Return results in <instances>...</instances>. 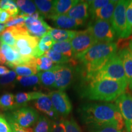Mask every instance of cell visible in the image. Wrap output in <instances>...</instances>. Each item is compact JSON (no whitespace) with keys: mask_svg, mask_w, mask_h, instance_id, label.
Segmentation results:
<instances>
[{"mask_svg":"<svg viewBox=\"0 0 132 132\" xmlns=\"http://www.w3.org/2000/svg\"><path fill=\"white\" fill-rule=\"evenodd\" d=\"M82 121L92 130L111 127L122 131L124 121L118 107L112 103H86L79 109Z\"/></svg>","mask_w":132,"mask_h":132,"instance_id":"1","label":"cell"},{"mask_svg":"<svg viewBox=\"0 0 132 132\" xmlns=\"http://www.w3.org/2000/svg\"><path fill=\"white\" fill-rule=\"evenodd\" d=\"M114 42L97 43L75 58L85 66L86 75L100 69L113 55L118 53Z\"/></svg>","mask_w":132,"mask_h":132,"instance_id":"2","label":"cell"},{"mask_svg":"<svg viewBox=\"0 0 132 132\" xmlns=\"http://www.w3.org/2000/svg\"><path fill=\"white\" fill-rule=\"evenodd\" d=\"M127 82L111 80L89 82L84 90L83 97L89 100L111 102L116 100L125 92Z\"/></svg>","mask_w":132,"mask_h":132,"instance_id":"3","label":"cell"},{"mask_svg":"<svg viewBox=\"0 0 132 132\" xmlns=\"http://www.w3.org/2000/svg\"><path fill=\"white\" fill-rule=\"evenodd\" d=\"M86 77L89 82L101 80H111L127 82L122 62L118 53L109 59L101 68L93 73L86 75Z\"/></svg>","mask_w":132,"mask_h":132,"instance_id":"4","label":"cell"},{"mask_svg":"<svg viewBox=\"0 0 132 132\" xmlns=\"http://www.w3.org/2000/svg\"><path fill=\"white\" fill-rule=\"evenodd\" d=\"M129 1H118L112 17L111 24L116 37L120 39L128 38L132 34L126 16V9Z\"/></svg>","mask_w":132,"mask_h":132,"instance_id":"5","label":"cell"},{"mask_svg":"<svg viewBox=\"0 0 132 132\" xmlns=\"http://www.w3.org/2000/svg\"><path fill=\"white\" fill-rule=\"evenodd\" d=\"M39 40L40 39L30 35L26 29L16 36L14 48L26 62L31 59L36 58Z\"/></svg>","mask_w":132,"mask_h":132,"instance_id":"6","label":"cell"},{"mask_svg":"<svg viewBox=\"0 0 132 132\" xmlns=\"http://www.w3.org/2000/svg\"><path fill=\"white\" fill-rule=\"evenodd\" d=\"M97 43L113 42L116 35L111 23L104 20L91 21L87 27Z\"/></svg>","mask_w":132,"mask_h":132,"instance_id":"7","label":"cell"},{"mask_svg":"<svg viewBox=\"0 0 132 132\" xmlns=\"http://www.w3.org/2000/svg\"><path fill=\"white\" fill-rule=\"evenodd\" d=\"M40 116L35 110L29 107H23L15 110L6 116L8 119L23 128H29L34 125Z\"/></svg>","mask_w":132,"mask_h":132,"instance_id":"8","label":"cell"},{"mask_svg":"<svg viewBox=\"0 0 132 132\" xmlns=\"http://www.w3.org/2000/svg\"><path fill=\"white\" fill-rule=\"evenodd\" d=\"M70 44L75 58L97 44V42L90 31L87 28L83 31H77L75 36L70 40Z\"/></svg>","mask_w":132,"mask_h":132,"instance_id":"9","label":"cell"},{"mask_svg":"<svg viewBox=\"0 0 132 132\" xmlns=\"http://www.w3.org/2000/svg\"><path fill=\"white\" fill-rule=\"evenodd\" d=\"M55 76L54 88L64 90L72 85L74 78L73 67L67 64H57L52 69Z\"/></svg>","mask_w":132,"mask_h":132,"instance_id":"10","label":"cell"},{"mask_svg":"<svg viewBox=\"0 0 132 132\" xmlns=\"http://www.w3.org/2000/svg\"><path fill=\"white\" fill-rule=\"evenodd\" d=\"M54 110L59 116L65 118L70 113L72 106L70 99L64 90H53L48 94Z\"/></svg>","mask_w":132,"mask_h":132,"instance_id":"11","label":"cell"},{"mask_svg":"<svg viewBox=\"0 0 132 132\" xmlns=\"http://www.w3.org/2000/svg\"><path fill=\"white\" fill-rule=\"evenodd\" d=\"M115 103L122 116L127 131L132 132V95L125 92L115 100Z\"/></svg>","mask_w":132,"mask_h":132,"instance_id":"12","label":"cell"},{"mask_svg":"<svg viewBox=\"0 0 132 132\" xmlns=\"http://www.w3.org/2000/svg\"><path fill=\"white\" fill-rule=\"evenodd\" d=\"M21 13L25 16V27L30 35L40 39L48 34L52 28L44 20V18L34 19L28 15Z\"/></svg>","mask_w":132,"mask_h":132,"instance_id":"13","label":"cell"},{"mask_svg":"<svg viewBox=\"0 0 132 132\" xmlns=\"http://www.w3.org/2000/svg\"><path fill=\"white\" fill-rule=\"evenodd\" d=\"M34 106L39 111L42 112L50 120H58L59 116L54 110L53 104L48 95L42 94L39 98L34 100Z\"/></svg>","mask_w":132,"mask_h":132,"instance_id":"14","label":"cell"},{"mask_svg":"<svg viewBox=\"0 0 132 132\" xmlns=\"http://www.w3.org/2000/svg\"><path fill=\"white\" fill-rule=\"evenodd\" d=\"M53 23L58 29H75L80 27L85 23L77 20L69 16L67 14L65 15H54L50 18Z\"/></svg>","mask_w":132,"mask_h":132,"instance_id":"15","label":"cell"},{"mask_svg":"<svg viewBox=\"0 0 132 132\" xmlns=\"http://www.w3.org/2000/svg\"><path fill=\"white\" fill-rule=\"evenodd\" d=\"M0 49L6 58V64L8 67H12L25 62L14 47L6 44H1Z\"/></svg>","mask_w":132,"mask_h":132,"instance_id":"16","label":"cell"},{"mask_svg":"<svg viewBox=\"0 0 132 132\" xmlns=\"http://www.w3.org/2000/svg\"><path fill=\"white\" fill-rule=\"evenodd\" d=\"M67 15L73 19L85 23L89 17V7L87 1H79L71 9Z\"/></svg>","mask_w":132,"mask_h":132,"instance_id":"17","label":"cell"},{"mask_svg":"<svg viewBox=\"0 0 132 132\" xmlns=\"http://www.w3.org/2000/svg\"><path fill=\"white\" fill-rule=\"evenodd\" d=\"M118 54L122 62L128 86L132 90V55L128 48H121Z\"/></svg>","mask_w":132,"mask_h":132,"instance_id":"18","label":"cell"},{"mask_svg":"<svg viewBox=\"0 0 132 132\" xmlns=\"http://www.w3.org/2000/svg\"><path fill=\"white\" fill-rule=\"evenodd\" d=\"M118 1H110L108 4L105 7L97 10L94 12L90 14L91 19L93 21L94 20H104L111 23L112 17H113L114 9Z\"/></svg>","mask_w":132,"mask_h":132,"instance_id":"19","label":"cell"},{"mask_svg":"<svg viewBox=\"0 0 132 132\" xmlns=\"http://www.w3.org/2000/svg\"><path fill=\"white\" fill-rule=\"evenodd\" d=\"M15 70L19 77H28L38 73L36 65V58L31 59L29 61L11 67Z\"/></svg>","mask_w":132,"mask_h":132,"instance_id":"20","label":"cell"},{"mask_svg":"<svg viewBox=\"0 0 132 132\" xmlns=\"http://www.w3.org/2000/svg\"><path fill=\"white\" fill-rule=\"evenodd\" d=\"M26 30V27L7 28L0 36V42L1 44H6L8 45L14 47L16 42V36Z\"/></svg>","mask_w":132,"mask_h":132,"instance_id":"21","label":"cell"},{"mask_svg":"<svg viewBox=\"0 0 132 132\" xmlns=\"http://www.w3.org/2000/svg\"><path fill=\"white\" fill-rule=\"evenodd\" d=\"M77 31L58 28H52L48 34L55 42H70L75 36Z\"/></svg>","mask_w":132,"mask_h":132,"instance_id":"22","label":"cell"},{"mask_svg":"<svg viewBox=\"0 0 132 132\" xmlns=\"http://www.w3.org/2000/svg\"><path fill=\"white\" fill-rule=\"evenodd\" d=\"M34 3L43 18H48L50 19L51 17L54 15V1L35 0Z\"/></svg>","mask_w":132,"mask_h":132,"instance_id":"23","label":"cell"},{"mask_svg":"<svg viewBox=\"0 0 132 132\" xmlns=\"http://www.w3.org/2000/svg\"><path fill=\"white\" fill-rule=\"evenodd\" d=\"M79 2L78 0H56L54 1V15L67 14L69 11Z\"/></svg>","mask_w":132,"mask_h":132,"instance_id":"24","label":"cell"},{"mask_svg":"<svg viewBox=\"0 0 132 132\" xmlns=\"http://www.w3.org/2000/svg\"><path fill=\"white\" fill-rule=\"evenodd\" d=\"M42 92L34 91L31 92H19L15 95V101L16 108L26 106L27 103L31 100H35L42 95Z\"/></svg>","mask_w":132,"mask_h":132,"instance_id":"25","label":"cell"},{"mask_svg":"<svg viewBox=\"0 0 132 132\" xmlns=\"http://www.w3.org/2000/svg\"><path fill=\"white\" fill-rule=\"evenodd\" d=\"M54 43L55 42L49 34H46L41 38L38 44L36 58L44 55L48 51L52 49Z\"/></svg>","mask_w":132,"mask_h":132,"instance_id":"26","label":"cell"},{"mask_svg":"<svg viewBox=\"0 0 132 132\" xmlns=\"http://www.w3.org/2000/svg\"><path fill=\"white\" fill-rule=\"evenodd\" d=\"M34 132H52V121L45 116H40L34 125Z\"/></svg>","mask_w":132,"mask_h":132,"instance_id":"27","label":"cell"},{"mask_svg":"<svg viewBox=\"0 0 132 132\" xmlns=\"http://www.w3.org/2000/svg\"><path fill=\"white\" fill-rule=\"evenodd\" d=\"M39 78V82L44 86L53 88L55 86V76L52 70L39 72L37 73Z\"/></svg>","mask_w":132,"mask_h":132,"instance_id":"28","label":"cell"},{"mask_svg":"<svg viewBox=\"0 0 132 132\" xmlns=\"http://www.w3.org/2000/svg\"><path fill=\"white\" fill-rule=\"evenodd\" d=\"M55 52L64 54L69 58L74 57V54L70 42H55L52 48Z\"/></svg>","mask_w":132,"mask_h":132,"instance_id":"29","label":"cell"},{"mask_svg":"<svg viewBox=\"0 0 132 132\" xmlns=\"http://www.w3.org/2000/svg\"><path fill=\"white\" fill-rule=\"evenodd\" d=\"M16 108L15 96L12 94L6 93L0 96V109L2 110H12Z\"/></svg>","mask_w":132,"mask_h":132,"instance_id":"30","label":"cell"},{"mask_svg":"<svg viewBox=\"0 0 132 132\" xmlns=\"http://www.w3.org/2000/svg\"><path fill=\"white\" fill-rule=\"evenodd\" d=\"M19 9L24 14L31 15L33 14L39 12L36 4L32 1L28 0H18L15 1Z\"/></svg>","mask_w":132,"mask_h":132,"instance_id":"31","label":"cell"},{"mask_svg":"<svg viewBox=\"0 0 132 132\" xmlns=\"http://www.w3.org/2000/svg\"><path fill=\"white\" fill-rule=\"evenodd\" d=\"M36 65L38 72L50 71L54 67V63L45 54L36 58Z\"/></svg>","mask_w":132,"mask_h":132,"instance_id":"32","label":"cell"},{"mask_svg":"<svg viewBox=\"0 0 132 132\" xmlns=\"http://www.w3.org/2000/svg\"><path fill=\"white\" fill-rule=\"evenodd\" d=\"M45 54L51 59L53 63L58 64H65L71 62V61L73 59L69 58L68 57L65 56L64 54L55 52L53 49L50 50Z\"/></svg>","mask_w":132,"mask_h":132,"instance_id":"33","label":"cell"},{"mask_svg":"<svg viewBox=\"0 0 132 132\" xmlns=\"http://www.w3.org/2000/svg\"><path fill=\"white\" fill-rule=\"evenodd\" d=\"M5 24L7 28H24L25 27V16L21 13H20L18 15L11 16L9 21Z\"/></svg>","mask_w":132,"mask_h":132,"instance_id":"34","label":"cell"},{"mask_svg":"<svg viewBox=\"0 0 132 132\" xmlns=\"http://www.w3.org/2000/svg\"><path fill=\"white\" fill-rule=\"evenodd\" d=\"M16 80L21 85L23 86H31L37 85L39 82V78L37 75H34L28 77H16Z\"/></svg>","mask_w":132,"mask_h":132,"instance_id":"35","label":"cell"},{"mask_svg":"<svg viewBox=\"0 0 132 132\" xmlns=\"http://www.w3.org/2000/svg\"><path fill=\"white\" fill-rule=\"evenodd\" d=\"M65 132H81L80 126L73 119H62Z\"/></svg>","mask_w":132,"mask_h":132,"instance_id":"36","label":"cell"},{"mask_svg":"<svg viewBox=\"0 0 132 132\" xmlns=\"http://www.w3.org/2000/svg\"><path fill=\"white\" fill-rule=\"evenodd\" d=\"M110 0H94V1H87L89 7V14L94 12L97 10L105 7L110 3Z\"/></svg>","mask_w":132,"mask_h":132,"instance_id":"37","label":"cell"},{"mask_svg":"<svg viewBox=\"0 0 132 132\" xmlns=\"http://www.w3.org/2000/svg\"><path fill=\"white\" fill-rule=\"evenodd\" d=\"M16 78V74L15 71L11 70L7 75L3 76L0 78V85H7L13 82L14 80Z\"/></svg>","mask_w":132,"mask_h":132,"instance_id":"38","label":"cell"},{"mask_svg":"<svg viewBox=\"0 0 132 132\" xmlns=\"http://www.w3.org/2000/svg\"><path fill=\"white\" fill-rule=\"evenodd\" d=\"M0 132H13L6 117L1 114H0Z\"/></svg>","mask_w":132,"mask_h":132,"instance_id":"39","label":"cell"},{"mask_svg":"<svg viewBox=\"0 0 132 132\" xmlns=\"http://www.w3.org/2000/svg\"><path fill=\"white\" fill-rule=\"evenodd\" d=\"M7 119L9 121L13 132H34V130H33L32 128L21 127L18 125L17 123L14 122L13 120L8 119Z\"/></svg>","mask_w":132,"mask_h":132,"instance_id":"40","label":"cell"},{"mask_svg":"<svg viewBox=\"0 0 132 132\" xmlns=\"http://www.w3.org/2000/svg\"><path fill=\"white\" fill-rule=\"evenodd\" d=\"M52 132H65L62 120H56L52 122Z\"/></svg>","mask_w":132,"mask_h":132,"instance_id":"41","label":"cell"},{"mask_svg":"<svg viewBox=\"0 0 132 132\" xmlns=\"http://www.w3.org/2000/svg\"><path fill=\"white\" fill-rule=\"evenodd\" d=\"M126 16L130 28L132 30V1H129L126 9Z\"/></svg>","mask_w":132,"mask_h":132,"instance_id":"42","label":"cell"},{"mask_svg":"<svg viewBox=\"0 0 132 132\" xmlns=\"http://www.w3.org/2000/svg\"><path fill=\"white\" fill-rule=\"evenodd\" d=\"M11 16L10 15L9 13L5 10H2L1 15H0V23L6 24L9 21Z\"/></svg>","mask_w":132,"mask_h":132,"instance_id":"43","label":"cell"},{"mask_svg":"<svg viewBox=\"0 0 132 132\" xmlns=\"http://www.w3.org/2000/svg\"><path fill=\"white\" fill-rule=\"evenodd\" d=\"M93 132H122V131L116 129L113 127H102L94 129Z\"/></svg>","mask_w":132,"mask_h":132,"instance_id":"44","label":"cell"},{"mask_svg":"<svg viewBox=\"0 0 132 132\" xmlns=\"http://www.w3.org/2000/svg\"><path fill=\"white\" fill-rule=\"evenodd\" d=\"M12 1V0H0V9L7 11Z\"/></svg>","mask_w":132,"mask_h":132,"instance_id":"45","label":"cell"},{"mask_svg":"<svg viewBox=\"0 0 132 132\" xmlns=\"http://www.w3.org/2000/svg\"><path fill=\"white\" fill-rule=\"evenodd\" d=\"M10 70L8 69L7 67H5V66H0V76L3 77V76L7 75V73H9Z\"/></svg>","mask_w":132,"mask_h":132,"instance_id":"46","label":"cell"},{"mask_svg":"<svg viewBox=\"0 0 132 132\" xmlns=\"http://www.w3.org/2000/svg\"><path fill=\"white\" fill-rule=\"evenodd\" d=\"M6 24H2V23H0V34H2L5 29H6Z\"/></svg>","mask_w":132,"mask_h":132,"instance_id":"47","label":"cell"},{"mask_svg":"<svg viewBox=\"0 0 132 132\" xmlns=\"http://www.w3.org/2000/svg\"><path fill=\"white\" fill-rule=\"evenodd\" d=\"M128 50H129L130 53L132 55V40H131L130 41L129 44H128Z\"/></svg>","mask_w":132,"mask_h":132,"instance_id":"48","label":"cell"},{"mask_svg":"<svg viewBox=\"0 0 132 132\" xmlns=\"http://www.w3.org/2000/svg\"><path fill=\"white\" fill-rule=\"evenodd\" d=\"M1 12H2V9H0V15H1Z\"/></svg>","mask_w":132,"mask_h":132,"instance_id":"49","label":"cell"},{"mask_svg":"<svg viewBox=\"0 0 132 132\" xmlns=\"http://www.w3.org/2000/svg\"><path fill=\"white\" fill-rule=\"evenodd\" d=\"M1 62H0V65H1Z\"/></svg>","mask_w":132,"mask_h":132,"instance_id":"50","label":"cell"},{"mask_svg":"<svg viewBox=\"0 0 132 132\" xmlns=\"http://www.w3.org/2000/svg\"><path fill=\"white\" fill-rule=\"evenodd\" d=\"M0 43H1V42H0Z\"/></svg>","mask_w":132,"mask_h":132,"instance_id":"51","label":"cell"}]
</instances>
